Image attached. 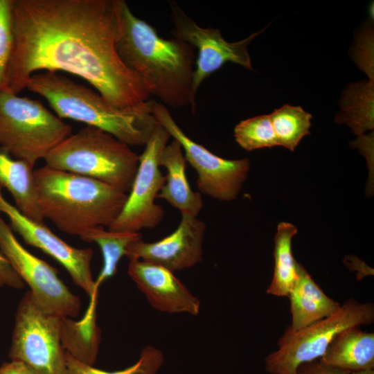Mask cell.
I'll return each instance as SVG.
<instances>
[{
	"label": "cell",
	"mask_w": 374,
	"mask_h": 374,
	"mask_svg": "<svg viewBox=\"0 0 374 374\" xmlns=\"http://www.w3.org/2000/svg\"><path fill=\"white\" fill-rule=\"evenodd\" d=\"M0 248L44 311L68 318L79 314L82 304L78 296L60 279L55 268L31 253L18 241L1 216Z\"/></svg>",
	"instance_id": "cell-11"
},
{
	"label": "cell",
	"mask_w": 374,
	"mask_h": 374,
	"mask_svg": "<svg viewBox=\"0 0 374 374\" xmlns=\"http://www.w3.org/2000/svg\"><path fill=\"white\" fill-rule=\"evenodd\" d=\"M350 374H374V370L371 369V370L354 371V372H351Z\"/></svg>",
	"instance_id": "cell-31"
},
{
	"label": "cell",
	"mask_w": 374,
	"mask_h": 374,
	"mask_svg": "<svg viewBox=\"0 0 374 374\" xmlns=\"http://www.w3.org/2000/svg\"><path fill=\"white\" fill-rule=\"evenodd\" d=\"M0 374H37L25 364L15 360L4 362L0 366Z\"/></svg>",
	"instance_id": "cell-30"
},
{
	"label": "cell",
	"mask_w": 374,
	"mask_h": 374,
	"mask_svg": "<svg viewBox=\"0 0 374 374\" xmlns=\"http://www.w3.org/2000/svg\"><path fill=\"white\" fill-rule=\"evenodd\" d=\"M79 237L85 242L97 244L102 251L103 265L95 281L97 287L115 274L118 262L125 256L127 247L131 243L142 240L140 232L105 230L103 226L89 229Z\"/></svg>",
	"instance_id": "cell-22"
},
{
	"label": "cell",
	"mask_w": 374,
	"mask_h": 374,
	"mask_svg": "<svg viewBox=\"0 0 374 374\" xmlns=\"http://www.w3.org/2000/svg\"><path fill=\"white\" fill-rule=\"evenodd\" d=\"M13 0H0V92L8 90L14 50Z\"/></svg>",
	"instance_id": "cell-26"
},
{
	"label": "cell",
	"mask_w": 374,
	"mask_h": 374,
	"mask_svg": "<svg viewBox=\"0 0 374 374\" xmlns=\"http://www.w3.org/2000/svg\"><path fill=\"white\" fill-rule=\"evenodd\" d=\"M72 128L37 100L0 92V149L34 168Z\"/></svg>",
	"instance_id": "cell-6"
},
{
	"label": "cell",
	"mask_w": 374,
	"mask_h": 374,
	"mask_svg": "<svg viewBox=\"0 0 374 374\" xmlns=\"http://www.w3.org/2000/svg\"><path fill=\"white\" fill-rule=\"evenodd\" d=\"M128 274L156 310L197 316L201 303L170 270L139 259L130 260Z\"/></svg>",
	"instance_id": "cell-15"
},
{
	"label": "cell",
	"mask_w": 374,
	"mask_h": 374,
	"mask_svg": "<svg viewBox=\"0 0 374 374\" xmlns=\"http://www.w3.org/2000/svg\"><path fill=\"white\" fill-rule=\"evenodd\" d=\"M234 137L237 143L247 150L278 145L269 114L242 121L234 128Z\"/></svg>",
	"instance_id": "cell-25"
},
{
	"label": "cell",
	"mask_w": 374,
	"mask_h": 374,
	"mask_svg": "<svg viewBox=\"0 0 374 374\" xmlns=\"http://www.w3.org/2000/svg\"><path fill=\"white\" fill-rule=\"evenodd\" d=\"M297 228L289 222L278 224L274 237V269L267 294L276 296H288L297 278V262L292 251V240Z\"/></svg>",
	"instance_id": "cell-21"
},
{
	"label": "cell",
	"mask_w": 374,
	"mask_h": 374,
	"mask_svg": "<svg viewBox=\"0 0 374 374\" xmlns=\"http://www.w3.org/2000/svg\"><path fill=\"white\" fill-rule=\"evenodd\" d=\"M67 374H157L164 362V355L158 348L147 345L140 353L138 361L121 371L109 372L82 362L66 351Z\"/></svg>",
	"instance_id": "cell-24"
},
{
	"label": "cell",
	"mask_w": 374,
	"mask_h": 374,
	"mask_svg": "<svg viewBox=\"0 0 374 374\" xmlns=\"http://www.w3.org/2000/svg\"><path fill=\"white\" fill-rule=\"evenodd\" d=\"M14 50L8 90L19 94L37 71H66L121 109L150 96L118 55L117 0H13Z\"/></svg>",
	"instance_id": "cell-1"
},
{
	"label": "cell",
	"mask_w": 374,
	"mask_h": 374,
	"mask_svg": "<svg viewBox=\"0 0 374 374\" xmlns=\"http://www.w3.org/2000/svg\"><path fill=\"white\" fill-rule=\"evenodd\" d=\"M33 168L0 149V186L11 194L15 206L26 216L43 223L35 191Z\"/></svg>",
	"instance_id": "cell-19"
},
{
	"label": "cell",
	"mask_w": 374,
	"mask_h": 374,
	"mask_svg": "<svg viewBox=\"0 0 374 374\" xmlns=\"http://www.w3.org/2000/svg\"><path fill=\"white\" fill-rule=\"evenodd\" d=\"M44 160L49 167L98 180L128 194L139 155L112 134L86 125L60 142Z\"/></svg>",
	"instance_id": "cell-5"
},
{
	"label": "cell",
	"mask_w": 374,
	"mask_h": 374,
	"mask_svg": "<svg viewBox=\"0 0 374 374\" xmlns=\"http://www.w3.org/2000/svg\"><path fill=\"white\" fill-rule=\"evenodd\" d=\"M170 137L157 123L139 155L138 170L125 205L108 229L140 232L161 223L164 210L155 199L166 182V175L159 169V159Z\"/></svg>",
	"instance_id": "cell-10"
},
{
	"label": "cell",
	"mask_w": 374,
	"mask_h": 374,
	"mask_svg": "<svg viewBox=\"0 0 374 374\" xmlns=\"http://www.w3.org/2000/svg\"><path fill=\"white\" fill-rule=\"evenodd\" d=\"M168 5L173 24L171 34L174 38L182 40L198 50L193 75L195 95L200 84L227 62L249 70L253 69L247 47L262 30L253 33L239 42H229L223 38L220 30L197 25L176 1H169Z\"/></svg>",
	"instance_id": "cell-12"
},
{
	"label": "cell",
	"mask_w": 374,
	"mask_h": 374,
	"mask_svg": "<svg viewBox=\"0 0 374 374\" xmlns=\"http://www.w3.org/2000/svg\"><path fill=\"white\" fill-rule=\"evenodd\" d=\"M319 360L330 366L350 372L374 368V333L360 326L337 333Z\"/></svg>",
	"instance_id": "cell-18"
},
{
	"label": "cell",
	"mask_w": 374,
	"mask_h": 374,
	"mask_svg": "<svg viewBox=\"0 0 374 374\" xmlns=\"http://www.w3.org/2000/svg\"><path fill=\"white\" fill-rule=\"evenodd\" d=\"M0 186V213L6 215L10 226L28 245L36 247L61 264L74 283L91 299H95L97 286L91 272L93 251L76 248L53 233L44 223H39L24 215L3 197Z\"/></svg>",
	"instance_id": "cell-13"
},
{
	"label": "cell",
	"mask_w": 374,
	"mask_h": 374,
	"mask_svg": "<svg viewBox=\"0 0 374 374\" xmlns=\"http://www.w3.org/2000/svg\"><path fill=\"white\" fill-rule=\"evenodd\" d=\"M183 149L175 139L167 144L160 154L159 165L167 170L166 182L157 198L166 200L181 213V216L197 217L203 206L199 192L193 191L186 175Z\"/></svg>",
	"instance_id": "cell-16"
},
{
	"label": "cell",
	"mask_w": 374,
	"mask_h": 374,
	"mask_svg": "<svg viewBox=\"0 0 374 374\" xmlns=\"http://www.w3.org/2000/svg\"><path fill=\"white\" fill-rule=\"evenodd\" d=\"M297 278L288 298L292 330L303 328L335 312L341 304L328 296L305 268L297 262Z\"/></svg>",
	"instance_id": "cell-17"
},
{
	"label": "cell",
	"mask_w": 374,
	"mask_h": 374,
	"mask_svg": "<svg viewBox=\"0 0 374 374\" xmlns=\"http://www.w3.org/2000/svg\"><path fill=\"white\" fill-rule=\"evenodd\" d=\"M37 200L44 219L61 231L80 236L96 226L109 227L127 194L98 180L44 165L33 171Z\"/></svg>",
	"instance_id": "cell-3"
},
{
	"label": "cell",
	"mask_w": 374,
	"mask_h": 374,
	"mask_svg": "<svg viewBox=\"0 0 374 374\" xmlns=\"http://www.w3.org/2000/svg\"><path fill=\"white\" fill-rule=\"evenodd\" d=\"M269 116L278 145L294 151L301 140L310 134L312 116L300 106L285 105Z\"/></svg>",
	"instance_id": "cell-23"
},
{
	"label": "cell",
	"mask_w": 374,
	"mask_h": 374,
	"mask_svg": "<svg viewBox=\"0 0 374 374\" xmlns=\"http://www.w3.org/2000/svg\"><path fill=\"white\" fill-rule=\"evenodd\" d=\"M152 112L157 123L180 143L186 161L197 173L199 193L220 201L235 199L247 177L249 159L231 160L215 155L188 137L167 107L155 99H152Z\"/></svg>",
	"instance_id": "cell-9"
},
{
	"label": "cell",
	"mask_w": 374,
	"mask_h": 374,
	"mask_svg": "<svg viewBox=\"0 0 374 374\" xmlns=\"http://www.w3.org/2000/svg\"><path fill=\"white\" fill-rule=\"evenodd\" d=\"M118 34L116 48L124 64L141 79L150 96L173 109L190 105L193 114L195 48L178 39H164L117 0Z\"/></svg>",
	"instance_id": "cell-2"
},
{
	"label": "cell",
	"mask_w": 374,
	"mask_h": 374,
	"mask_svg": "<svg viewBox=\"0 0 374 374\" xmlns=\"http://www.w3.org/2000/svg\"><path fill=\"white\" fill-rule=\"evenodd\" d=\"M373 321L372 303L350 299L329 317L303 328L294 330L288 326L278 341V349L266 356L265 371L270 374H296L300 364L323 356L337 333Z\"/></svg>",
	"instance_id": "cell-8"
},
{
	"label": "cell",
	"mask_w": 374,
	"mask_h": 374,
	"mask_svg": "<svg viewBox=\"0 0 374 374\" xmlns=\"http://www.w3.org/2000/svg\"><path fill=\"white\" fill-rule=\"evenodd\" d=\"M350 373L326 365L319 359L303 363L296 369V374H350Z\"/></svg>",
	"instance_id": "cell-28"
},
{
	"label": "cell",
	"mask_w": 374,
	"mask_h": 374,
	"mask_svg": "<svg viewBox=\"0 0 374 374\" xmlns=\"http://www.w3.org/2000/svg\"><path fill=\"white\" fill-rule=\"evenodd\" d=\"M26 88L44 98L56 115L100 129L130 146L145 145L157 125L152 99L133 109L113 107L96 90L56 71L34 73Z\"/></svg>",
	"instance_id": "cell-4"
},
{
	"label": "cell",
	"mask_w": 374,
	"mask_h": 374,
	"mask_svg": "<svg viewBox=\"0 0 374 374\" xmlns=\"http://www.w3.org/2000/svg\"><path fill=\"white\" fill-rule=\"evenodd\" d=\"M206 224L197 217L181 216L177 228L163 239L131 243L125 256L161 266L172 272L190 268L203 259Z\"/></svg>",
	"instance_id": "cell-14"
},
{
	"label": "cell",
	"mask_w": 374,
	"mask_h": 374,
	"mask_svg": "<svg viewBox=\"0 0 374 374\" xmlns=\"http://www.w3.org/2000/svg\"><path fill=\"white\" fill-rule=\"evenodd\" d=\"M354 146L359 148L360 152L364 154L368 160L370 174L373 177V133L369 136L362 135L359 136L354 143Z\"/></svg>",
	"instance_id": "cell-29"
},
{
	"label": "cell",
	"mask_w": 374,
	"mask_h": 374,
	"mask_svg": "<svg viewBox=\"0 0 374 374\" xmlns=\"http://www.w3.org/2000/svg\"><path fill=\"white\" fill-rule=\"evenodd\" d=\"M373 80L348 87L343 93L341 112L336 121L347 124L358 136L367 130H373Z\"/></svg>",
	"instance_id": "cell-20"
},
{
	"label": "cell",
	"mask_w": 374,
	"mask_h": 374,
	"mask_svg": "<svg viewBox=\"0 0 374 374\" xmlns=\"http://www.w3.org/2000/svg\"><path fill=\"white\" fill-rule=\"evenodd\" d=\"M65 318L44 311L26 292L15 314L10 360L25 364L37 374H67Z\"/></svg>",
	"instance_id": "cell-7"
},
{
	"label": "cell",
	"mask_w": 374,
	"mask_h": 374,
	"mask_svg": "<svg viewBox=\"0 0 374 374\" xmlns=\"http://www.w3.org/2000/svg\"><path fill=\"white\" fill-rule=\"evenodd\" d=\"M25 285L0 248V288L8 287L20 290Z\"/></svg>",
	"instance_id": "cell-27"
}]
</instances>
